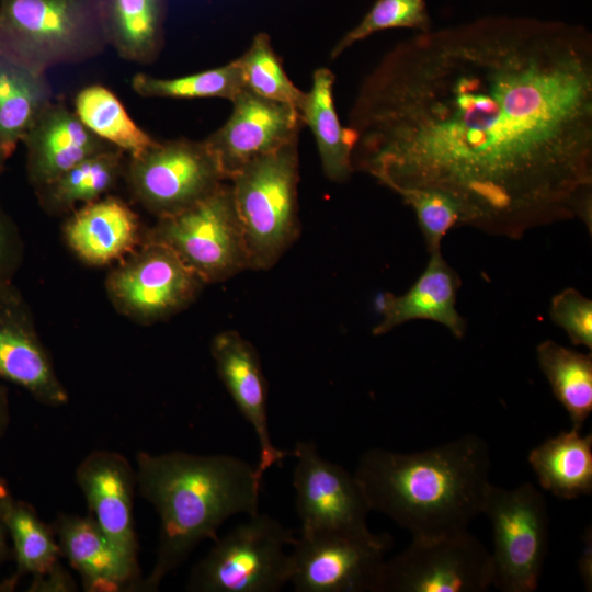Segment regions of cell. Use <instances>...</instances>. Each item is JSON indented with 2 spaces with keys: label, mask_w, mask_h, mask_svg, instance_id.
Wrapping results in <instances>:
<instances>
[{
  "label": "cell",
  "mask_w": 592,
  "mask_h": 592,
  "mask_svg": "<svg viewBox=\"0 0 592 592\" xmlns=\"http://www.w3.org/2000/svg\"><path fill=\"white\" fill-rule=\"evenodd\" d=\"M348 127L354 171L445 195L459 226L514 239L574 217L591 229L584 25L503 14L417 33L362 80Z\"/></svg>",
  "instance_id": "1"
},
{
  "label": "cell",
  "mask_w": 592,
  "mask_h": 592,
  "mask_svg": "<svg viewBox=\"0 0 592 592\" xmlns=\"http://www.w3.org/2000/svg\"><path fill=\"white\" fill-rule=\"evenodd\" d=\"M490 468L486 441L466 434L422 452L368 449L353 475L371 511L431 539L467 532L482 514Z\"/></svg>",
  "instance_id": "2"
},
{
  "label": "cell",
  "mask_w": 592,
  "mask_h": 592,
  "mask_svg": "<svg viewBox=\"0 0 592 592\" xmlns=\"http://www.w3.org/2000/svg\"><path fill=\"white\" fill-rule=\"evenodd\" d=\"M135 471L137 489L160 522L155 563L141 591H157L203 540L218 537L229 517L259 512L262 478L255 465L232 455L140 451Z\"/></svg>",
  "instance_id": "3"
},
{
  "label": "cell",
  "mask_w": 592,
  "mask_h": 592,
  "mask_svg": "<svg viewBox=\"0 0 592 592\" xmlns=\"http://www.w3.org/2000/svg\"><path fill=\"white\" fill-rule=\"evenodd\" d=\"M106 46L101 0H0V50L34 69L79 64Z\"/></svg>",
  "instance_id": "4"
},
{
  "label": "cell",
  "mask_w": 592,
  "mask_h": 592,
  "mask_svg": "<svg viewBox=\"0 0 592 592\" xmlns=\"http://www.w3.org/2000/svg\"><path fill=\"white\" fill-rule=\"evenodd\" d=\"M298 139L259 156L229 180L250 270H270L299 235Z\"/></svg>",
  "instance_id": "5"
},
{
  "label": "cell",
  "mask_w": 592,
  "mask_h": 592,
  "mask_svg": "<svg viewBox=\"0 0 592 592\" xmlns=\"http://www.w3.org/2000/svg\"><path fill=\"white\" fill-rule=\"evenodd\" d=\"M297 536L266 513L249 515L223 537L192 568V592H277L289 582L285 551Z\"/></svg>",
  "instance_id": "6"
},
{
  "label": "cell",
  "mask_w": 592,
  "mask_h": 592,
  "mask_svg": "<svg viewBox=\"0 0 592 592\" xmlns=\"http://www.w3.org/2000/svg\"><path fill=\"white\" fill-rule=\"evenodd\" d=\"M144 241L170 248L205 284L250 270L229 181L190 207L156 218L146 227Z\"/></svg>",
  "instance_id": "7"
},
{
  "label": "cell",
  "mask_w": 592,
  "mask_h": 592,
  "mask_svg": "<svg viewBox=\"0 0 592 592\" xmlns=\"http://www.w3.org/2000/svg\"><path fill=\"white\" fill-rule=\"evenodd\" d=\"M546 500L532 482L513 489L489 485L482 514L493 538L492 585L504 592H533L544 568L549 535Z\"/></svg>",
  "instance_id": "8"
},
{
  "label": "cell",
  "mask_w": 592,
  "mask_h": 592,
  "mask_svg": "<svg viewBox=\"0 0 592 592\" xmlns=\"http://www.w3.org/2000/svg\"><path fill=\"white\" fill-rule=\"evenodd\" d=\"M123 180L132 198L156 218L179 213L227 181L204 140H156L126 157Z\"/></svg>",
  "instance_id": "9"
},
{
  "label": "cell",
  "mask_w": 592,
  "mask_h": 592,
  "mask_svg": "<svg viewBox=\"0 0 592 592\" xmlns=\"http://www.w3.org/2000/svg\"><path fill=\"white\" fill-rule=\"evenodd\" d=\"M205 285L170 248L151 241H143L105 278L115 310L145 326L187 308Z\"/></svg>",
  "instance_id": "10"
},
{
  "label": "cell",
  "mask_w": 592,
  "mask_h": 592,
  "mask_svg": "<svg viewBox=\"0 0 592 592\" xmlns=\"http://www.w3.org/2000/svg\"><path fill=\"white\" fill-rule=\"evenodd\" d=\"M389 534L300 531L289 553L297 592H376Z\"/></svg>",
  "instance_id": "11"
},
{
  "label": "cell",
  "mask_w": 592,
  "mask_h": 592,
  "mask_svg": "<svg viewBox=\"0 0 592 592\" xmlns=\"http://www.w3.org/2000/svg\"><path fill=\"white\" fill-rule=\"evenodd\" d=\"M490 551L468 531L413 539L385 560L376 592H483L492 585Z\"/></svg>",
  "instance_id": "12"
},
{
  "label": "cell",
  "mask_w": 592,
  "mask_h": 592,
  "mask_svg": "<svg viewBox=\"0 0 592 592\" xmlns=\"http://www.w3.org/2000/svg\"><path fill=\"white\" fill-rule=\"evenodd\" d=\"M292 456L295 509L300 531L367 534L371 511L353 474L323 458L312 442H297Z\"/></svg>",
  "instance_id": "13"
},
{
  "label": "cell",
  "mask_w": 592,
  "mask_h": 592,
  "mask_svg": "<svg viewBox=\"0 0 592 592\" xmlns=\"http://www.w3.org/2000/svg\"><path fill=\"white\" fill-rule=\"evenodd\" d=\"M0 378L43 406L59 408L69 401L32 308L13 282L0 286Z\"/></svg>",
  "instance_id": "14"
},
{
  "label": "cell",
  "mask_w": 592,
  "mask_h": 592,
  "mask_svg": "<svg viewBox=\"0 0 592 592\" xmlns=\"http://www.w3.org/2000/svg\"><path fill=\"white\" fill-rule=\"evenodd\" d=\"M231 103L232 111L225 124L204 139L227 181L252 159L298 139L304 125L296 107L247 88Z\"/></svg>",
  "instance_id": "15"
},
{
  "label": "cell",
  "mask_w": 592,
  "mask_h": 592,
  "mask_svg": "<svg viewBox=\"0 0 592 592\" xmlns=\"http://www.w3.org/2000/svg\"><path fill=\"white\" fill-rule=\"evenodd\" d=\"M91 516L110 542L138 565V540L134 522L136 471L121 453L96 449L75 471Z\"/></svg>",
  "instance_id": "16"
},
{
  "label": "cell",
  "mask_w": 592,
  "mask_h": 592,
  "mask_svg": "<svg viewBox=\"0 0 592 592\" xmlns=\"http://www.w3.org/2000/svg\"><path fill=\"white\" fill-rule=\"evenodd\" d=\"M216 372L240 413L250 423L259 442L257 475L280 464L292 452L273 443L267 419V387L259 355L253 345L235 330L217 333L210 342Z\"/></svg>",
  "instance_id": "17"
},
{
  "label": "cell",
  "mask_w": 592,
  "mask_h": 592,
  "mask_svg": "<svg viewBox=\"0 0 592 592\" xmlns=\"http://www.w3.org/2000/svg\"><path fill=\"white\" fill-rule=\"evenodd\" d=\"M146 227L123 198L106 194L68 214L62 238L83 264L105 266L117 263L144 241Z\"/></svg>",
  "instance_id": "18"
},
{
  "label": "cell",
  "mask_w": 592,
  "mask_h": 592,
  "mask_svg": "<svg viewBox=\"0 0 592 592\" xmlns=\"http://www.w3.org/2000/svg\"><path fill=\"white\" fill-rule=\"evenodd\" d=\"M22 143L26 175L36 190L84 159L115 148L93 134L62 101H52L38 115Z\"/></svg>",
  "instance_id": "19"
},
{
  "label": "cell",
  "mask_w": 592,
  "mask_h": 592,
  "mask_svg": "<svg viewBox=\"0 0 592 592\" xmlns=\"http://www.w3.org/2000/svg\"><path fill=\"white\" fill-rule=\"evenodd\" d=\"M57 543L88 592L141 591L139 565L129 561L87 515L59 513L52 524Z\"/></svg>",
  "instance_id": "20"
},
{
  "label": "cell",
  "mask_w": 592,
  "mask_h": 592,
  "mask_svg": "<svg viewBox=\"0 0 592 592\" xmlns=\"http://www.w3.org/2000/svg\"><path fill=\"white\" fill-rule=\"evenodd\" d=\"M460 278L441 251L430 253L429 262L412 286L402 295H387L382 320L373 334L382 335L415 319L439 322L456 338H463L466 321L456 309Z\"/></svg>",
  "instance_id": "21"
},
{
  "label": "cell",
  "mask_w": 592,
  "mask_h": 592,
  "mask_svg": "<svg viewBox=\"0 0 592 592\" xmlns=\"http://www.w3.org/2000/svg\"><path fill=\"white\" fill-rule=\"evenodd\" d=\"M53 101L46 72L0 50V175L42 111Z\"/></svg>",
  "instance_id": "22"
},
{
  "label": "cell",
  "mask_w": 592,
  "mask_h": 592,
  "mask_svg": "<svg viewBox=\"0 0 592 592\" xmlns=\"http://www.w3.org/2000/svg\"><path fill=\"white\" fill-rule=\"evenodd\" d=\"M168 0H101L107 45L128 61L151 64L164 42Z\"/></svg>",
  "instance_id": "23"
},
{
  "label": "cell",
  "mask_w": 592,
  "mask_h": 592,
  "mask_svg": "<svg viewBox=\"0 0 592 592\" xmlns=\"http://www.w3.org/2000/svg\"><path fill=\"white\" fill-rule=\"evenodd\" d=\"M334 73L325 67L312 73L311 88L299 110L304 125L311 130L325 175L333 182H345L354 172L352 166L353 133L342 126L333 98Z\"/></svg>",
  "instance_id": "24"
},
{
  "label": "cell",
  "mask_w": 592,
  "mask_h": 592,
  "mask_svg": "<svg viewBox=\"0 0 592 592\" xmlns=\"http://www.w3.org/2000/svg\"><path fill=\"white\" fill-rule=\"evenodd\" d=\"M528 463L543 489L565 500L592 492V435L571 428L533 448Z\"/></svg>",
  "instance_id": "25"
},
{
  "label": "cell",
  "mask_w": 592,
  "mask_h": 592,
  "mask_svg": "<svg viewBox=\"0 0 592 592\" xmlns=\"http://www.w3.org/2000/svg\"><path fill=\"white\" fill-rule=\"evenodd\" d=\"M126 157L121 149L111 148L84 159L34 190L39 207L49 216H62L110 194L123 180Z\"/></svg>",
  "instance_id": "26"
},
{
  "label": "cell",
  "mask_w": 592,
  "mask_h": 592,
  "mask_svg": "<svg viewBox=\"0 0 592 592\" xmlns=\"http://www.w3.org/2000/svg\"><path fill=\"white\" fill-rule=\"evenodd\" d=\"M1 506L15 571L0 584V591H12L22 577H37L53 569L60 562L61 553L53 526L42 521L30 503L14 499L8 483L1 492Z\"/></svg>",
  "instance_id": "27"
},
{
  "label": "cell",
  "mask_w": 592,
  "mask_h": 592,
  "mask_svg": "<svg viewBox=\"0 0 592 592\" xmlns=\"http://www.w3.org/2000/svg\"><path fill=\"white\" fill-rule=\"evenodd\" d=\"M73 111L93 134L127 157L138 156L157 140L130 117L116 94L102 84L79 90Z\"/></svg>",
  "instance_id": "28"
},
{
  "label": "cell",
  "mask_w": 592,
  "mask_h": 592,
  "mask_svg": "<svg viewBox=\"0 0 592 592\" xmlns=\"http://www.w3.org/2000/svg\"><path fill=\"white\" fill-rule=\"evenodd\" d=\"M540 369L572 428L581 430L592 412V355L546 340L536 349Z\"/></svg>",
  "instance_id": "29"
},
{
  "label": "cell",
  "mask_w": 592,
  "mask_h": 592,
  "mask_svg": "<svg viewBox=\"0 0 592 592\" xmlns=\"http://www.w3.org/2000/svg\"><path fill=\"white\" fill-rule=\"evenodd\" d=\"M132 88L144 98L197 99L221 98L230 102L244 89L238 58L213 69L177 78H157L135 73Z\"/></svg>",
  "instance_id": "30"
},
{
  "label": "cell",
  "mask_w": 592,
  "mask_h": 592,
  "mask_svg": "<svg viewBox=\"0 0 592 592\" xmlns=\"http://www.w3.org/2000/svg\"><path fill=\"white\" fill-rule=\"evenodd\" d=\"M244 88L253 93L300 110L306 92L288 78L280 57L274 52L271 37L257 33L249 48L238 58Z\"/></svg>",
  "instance_id": "31"
},
{
  "label": "cell",
  "mask_w": 592,
  "mask_h": 592,
  "mask_svg": "<svg viewBox=\"0 0 592 592\" xmlns=\"http://www.w3.org/2000/svg\"><path fill=\"white\" fill-rule=\"evenodd\" d=\"M390 29H412L418 33L432 29L425 0H376L362 20L331 48L330 59H337L355 43L374 33Z\"/></svg>",
  "instance_id": "32"
},
{
  "label": "cell",
  "mask_w": 592,
  "mask_h": 592,
  "mask_svg": "<svg viewBox=\"0 0 592 592\" xmlns=\"http://www.w3.org/2000/svg\"><path fill=\"white\" fill-rule=\"evenodd\" d=\"M398 195L413 208L429 253L441 251L444 236L459 226L455 204L445 195L430 190L410 189Z\"/></svg>",
  "instance_id": "33"
},
{
  "label": "cell",
  "mask_w": 592,
  "mask_h": 592,
  "mask_svg": "<svg viewBox=\"0 0 592 592\" xmlns=\"http://www.w3.org/2000/svg\"><path fill=\"white\" fill-rule=\"evenodd\" d=\"M549 316L574 345L592 350V301L568 287L551 298Z\"/></svg>",
  "instance_id": "34"
},
{
  "label": "cell",
  "mask_w": 592,
  "mask_h": 592,
  "mask_svg": "<svg viewBox=\"0 0 592 592\" xmlns=\"http://www.w3.org/2000/svg\"><path fill=\"white\" fill-rule=\"evenodd\" d=\"M25 246L14 219L0 203V286L10 282L23 264Z\"/></svg>",
  "instance_id": "35"
},
{
  "label": "cell",
  "mask_w": 592,
  "mask_h": 592,
  "mask_svg": "<svg viewBox=\"0 0 592 592\" xmlns=\"http://www.w3.org/2000/svg\"><path fill=\"white\" fill-rule=\"evenodd\" d=\"M31 592H71L77 591V584L71 574L59 562L48 572L33 577L27 589Z\"/></svg>",
  "instance_id": "36"
},
{
  "label": "cell",
  "mask_w": 592,
  "mask_h": 592,
  "mask_svg": "<svg viewBox=\"0 0 592 592\" xmlns=\"http://www.w3.org/2000/svg\"><path fill=\"white\" fill-rule=\"evenodd\" d=\"M578 569L587 591L592 590V533L587 527L582 535V549L578 560Z\"/></svg>",
  "instance_id": "37"
},
{
  "label": "cell",
  "mask_w": 592,
  "mask_h": 592,
  "mask_svg": "<svg viewBox=\"0 0 592 592\" xmlns=\"http://www.w3.org/2000/svg\"><path fill=\"white\" fill-rule=\"evenodd\" d=\"M11 422L8 387L0 382V439L7 433Z\"/></svg>",
  "instance_id": "38"
},
{
  "label": "cell",
  "mask_w": 592,
  "mask_h": 592,
  "mask_svg": "<svg viewBox=\"0 0 592 592\" xmlns=\"http://www.w3.org/2000/svg\"><path fill=\"white\" fill-rule=\"evenodd\" d=\"M7 481L0 478V567L10 556L9 534L3 520L1 506V492Z\"/></svg>",
  "instance_id": "39"
}]
</instances>
